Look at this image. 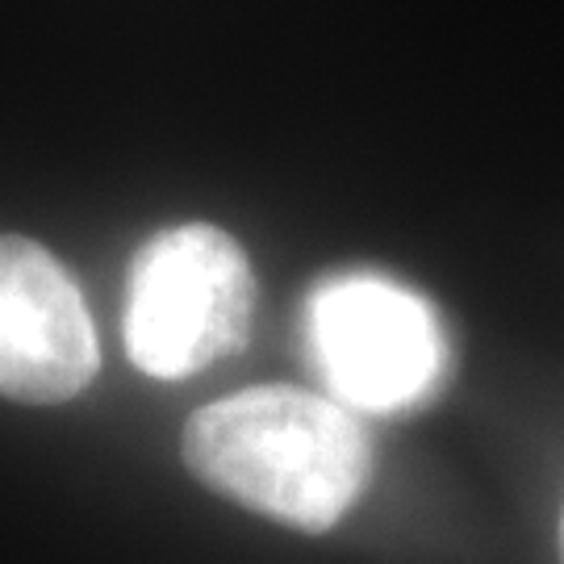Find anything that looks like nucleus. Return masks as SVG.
I'll return each mask as SVG.
<instances>
[{"label": "nucleus", "mask_w": 564, "mask_h": 564, "mask_svg": "<svg viewBox=\"0 0 564 564\" xmlns=\"http://www.w3.org/2000/svg\"><path fill=\"white\" fill-rule=\"evenodd\" d=\"M256 276L223 226L184 223L142 242L126 281V351L155 381H184L247 343Z\"/></svg>", "instance_id": "nucleus-2"}, {"label": "nucleus", "mask_w": 564, "mask_h": 564, "mask_svg": "<svg viewBox=\"0 0 564 564\" xmlns=\"http://www.w3.org/2000/svg\"><path fill=\"white\" fill-rule=\"evenodd\" d=\"M310 360L351 414H398L440 384L447 347L431 305L372 272L330 276L305 310Z\"/></svg>", "instance_id": "nucleus-3"}, {"label": "nucleus", "mask_w": 564, "mask_h": 564, "mask_svg": "<svg viewBox=\"0 0 564 564\" xmlns=\"http://www.w3.org/2000/svg\"><path fill=\"white\" fill-rule=\"evenodd\" d=\"M181 456L205 489L310 535L339 523L372 477L360 419L297 384H256L197 410Z\"/></svg>", "instance_id": "nucleus-1"}, {"label": "nucleus", "mask_w": 564, "mask_h": 564, "mask_svg": "<svg viewBox=\"0 0 564 564\" xmlns=\"http://www.w3.org/2000/svg\"><path fill=\"white\" fill-rule=\"evenodd\" d=\"M561 564H564V510H561Z\"/></svg>", "instance_id": "nucleus-5"}, {"label": "nucleus", "mask_w": 564, "mask_h": 564, "mask_svg": "<svg viewBox=\"0 0 564 564\" xmlns=\"http://www.w3.org/2000/svg\"><path fill=\"white\" fill-rule=\"evenodd\" d=\"M101 368L97 326L72 272L46 247L0 239V398L59 405Z\"/></svg>", "instance_id": "nucleus-4"}]
</instances>
